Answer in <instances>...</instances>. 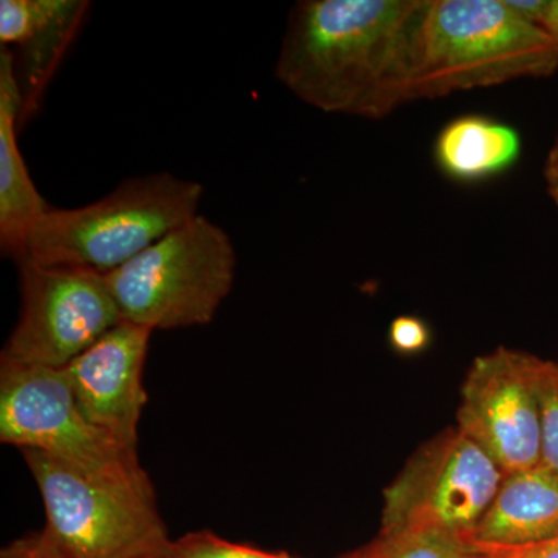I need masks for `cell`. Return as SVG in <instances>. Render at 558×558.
<instances>
[{"label":"cell","mask_w":558,"mask_h":558,"mask_svg":"<svg viewBox=\"0 0 558 558\" xmlns=\"http://www.w3.org/2000/svg\"><path fill=\"white\" fill-rule=\"evenodd\" d=\"M340 558H377V543L376 539L369 543V545L363 546L357 550L347 554V556Z\"/></svg>","instance_id":"23"},{"label":"cell","mask_w":558,"mask_h":558,"mask_svg":"<svg viewBox=\"0 0 558 558\" xmlns=\"http://www.w3.org/2000/svg\"><path fill=\"white\" fill-rule=\"evenodd\" d=\"M427 0H301L275 75L326 113L387 119L414 101V40Z\"/></svg>","instance_id":"1"},{"label":"cell","mask_w":558,"mask_h":558,"mask_svg":"<svg viewBox=\"0 0 558 558\" xmlns=\"http://www.w3.org/2000/svg\"><path fill=\"white\" fill-rule=\"evenodd\" d=\"M0 442L40 451L94 475H148L137 450L84 416L62 369L0 363Z\"/></svg>","instance_id":"7"},{"label":"cell","mask_w":558,"mask_h":558,"mask_svg":"<svg viewBox=\"0 0 558 558\" xmlns=\"http://www.w3.org/2000/svg\"><path fill=\"white\" fill-rule=\"evenodd\" d=\"M236 264L230 234L197 215L105 278L123 322L153 332L186 329L215 319Z\"/></svg>","instance_id":"5"},{"label":"cell","mask_w":558,"mask_h":558,"mask_svg":"<svg viewBox=\"0 0 558 558\" xmlns=\"http://www.w3.org/2000/svg\"><path fill=\"white\" fill-rule=\"evenodd\" d=\"M89 5L84 0L0 2V44L20 47L16 75L24 98L22 120L36 108L40 92Z\"/></svg>","instance_id":"11"},{"label":"cell","mask_w":558,"mask_h":558,"mask_svg":"<svg viewBox=\"0 0 558 558\" xmlns=\"http://www.w3.org/2000/svg\"><path fill=\"white\" fill-rule=\"evenodd\" d=\"M531 355L506 347L478 355L461 388L457 427L505 475L542 464V418Z\"/></svg>","instance_id":"9"},{"label":"cell","mask_w":558,"mask_h":558,"mask_svg":"<svg viewBox=\"0 0 558 558\" xmlns=\"http://www.w3.org/2000/svg\"><path fill=\"white\" fill-rule=\"evenodd\" d=\"M165 558H299L288 553H275L242 545L219 537L211 531H196L171 539Z\"/></svg>","instance_id":"17"},{"label":"cell","mask_w":558,"mask_h":558,"mask_svg":"<svg viewBox=\"0 0 558 558\" xmlns=\"http://www.w3.org/2000/svg\"><path fill=\"white\" fill-rule=\"evenodd\" d=\"M0 558H64L54 549L43 531L14 539L0 553Z\"/></svg>","instance_id":"21"},{"label":"cell","mask_w":558,"mask_h":558,"mask_svg":"<svg viewBox=\"0 0 558 558\" xmlns=\"http://www.w3.org/2000/svg\"><path fill=\"white\" fill-rule=\"evenodd\" d=\"M202 197L199 182L170 172L124 180L94 204L47 209L21 259L106 277L199 215Z\"/></svg>","instance_id":"3"},{"label":"cell","mask_w":558,"mask_h":558,"mask_svg":"<svg viewBox=\"0 0 558 558\" xmlns=\"http://www.w3.org/2000/svg\"><path fill=\"white\" fill-rule=\"evenodd\" d=\"M468 543L484 558H558V537L517 546Z\"/></svg>","instance_id":"19"},{"label":"cell","mask_w":558,"mask_h":558,"mask_svg":"<svg viewBox=\"0 0 558 558\" xmlns=\"http://www.w3.org/2000/svg\"><path fill=\"white\" fill-rule=\"evenodd\" d=\"M388 341L400 355H417L432 344V329L416 315H399L389 325Z\"/></svg>","instance_id":"18"},{"label":"cell","mask_w":558,"mask_h":558,"mask_svg":"<svg viewBox=\"0 0 558 558\" xmlns=\"http://www.w3.org/2000/svg\"><path fill=\"white\" fill-rule=\"evenodd\" d=\"M542 418V464L558 472V362L531 355Z\"/></svg>","instance_id":"15"},{"label":"cell","mask_w":558,"mask_h":558,"mask_svg":"<svg viewBox=\"0 0 558 558\" xmlns=\"http://www.w3.org/2000/svg\"><path fill=\"white\" fill-rule=\"evenodd\" d=\"M146 558H165V554H161V556H153V557H146Z\"/></svg>","instance_id":"24"},{"label":"cell","mask_w":558,"mask_h":558,"mask_svg":"<svg viewBox=\"0 0 558 558\" xmlns=\"http://www.w3.org/2000/svg\"><path fill=\"white\" fill-rule=\"evenodd\" d=\"M554 537H558V472L538 464L505 475L465 542L517 546Z\"/></svg>","instance_id":"13"},{"label":"cell","mask_w":558,"mask_h":558,"mask_svg":"<svg viewBox=\"0 0 558 558\" xmlns=\"http://www.w3.org/2000/svg\"><path fill=\"white\" fill-rule=\"evenodd\" d=\"M543 179H545L546 193L558 207V135L543 165Z\"/></svg>","instance_id":"22"},{"label":"cell","mask_w":558,"mask_h":558,"mask_svg":"<svg viewBox=\"0 0 558 558\" xmlns=\"http://www.w3.org/2000/svg\"><path fill=\"white\" fill-rule=\"evenodd\" d=\"M46 510L43 532L64 558H146L171 538L148 475L109 478L25 450Z\"/></svg>","instance_id":"4"},{"label":"cell","mask_w":558,"mask_h":558,"mask_svg":"<svg viewBox=\"0 0 558 558\" xmlns=\"http://www.w3.org/2000/svg\"><path fill=\"white\" fill-rule=\"evenodd\" d=\"M521 156V137L502 121L469 113L442 128L435 142V159L447 178L476 183L509 171Z\"/></svg>","instance_id":"14"},{"label":"cell","mask_w":558,"mask_h":558,"mask_svg":"<svg viewBox=\"0 0 558 558\" xmlns=\"http://www.w3.org/2000/svg\"><path fill=\"white\" fill-rule=\"evenodd\" d=\"M557 72V44L509 0H427L414 40V101Z\"/></svg>","instance_id":"2"},{"label":"cell","mask_w":558,"mask_h":558,"mask_svg":"<svg viewBox=\"0 0 558 558\" xmlns=\"http://www.w3.org/2000/svg\"><path fill=\"white\" fill-rule=\"evenodd\" d=\"M16 264L20 319L5 341L0 363L64 369L123 322L102 275L31 259Z\"/></svg>","instance_id":"8"},{"label":"cell","mask_w":558,"mask_h":558,"mask_svg":"<svg viewBox=\"0 0 558 558\" xmlns=\"http://www.w3.org/2000/svg\"><path fill=\"white\" fill-rule=\"evenodd\" d=\"M24 98L10 47H0V248L17 263L51 205L40 196L17 143Z\"/></svg>","instance_id":"12"},{"label":"cell","mask_w":558,"mask_h":558,"mask_svg":"<svg viewBox=\"0 0 558 558\" xmlns=\"http://www.w3.org/2000/svg\"><path fill=\"white\" fill-rule=\"evenodd\" d=\"M377 558H484L465 539L439 534L377 535Z\"/></svg>","instance_id":"16"},{"label":"cell","mask_w":558,"mask_h":558,"mask_svg":"<svg viewBox=\"0 0 558 558\" xmlns=\"http://www.w3.org/2000/svg\"><path fill=\"white\" fill-rule=\"evenodd\" d=\"M153 333L121 322L62 369L84 416L134 450L148 403L143 374Z\"/></svg>","instance_id":"10"},{"label":"cell","mask_w":558,"mask_h":558,"mask_svg":"<svg viewBox=\"0 0 558 558\" xmlns=\"http://www.w3.org/2000/svg\"><path fill=\"white\" fill-rule=\"evenodd\" d=\"M513 7L543 28L558 46V0H512Z\"/></svg>","instance_id":"20"},{"label":"cell","mask_w":558,"mask_h":558,"mask_svg":"<svg viewBox=\"0 0 558 558\" xmlns=\"http://www.w3.org/2000/svg\"><path fill=\"white\" fill-rule=\"evenodd\" d=\"M505 473L458 427L409 458L384 490L380 537L439 534L469 538L497 495Z\"/></svg>","instance_id":"6"}]
</instances>
